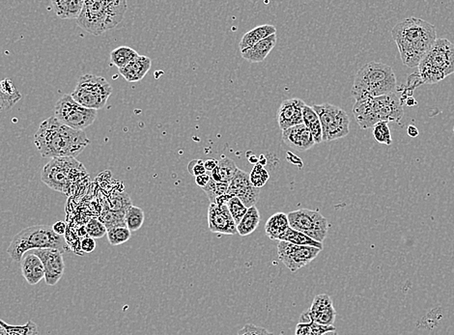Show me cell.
Returning a JSON list of instances; mask_svg holds the SVG:
<instances>
[{
	"label": "cell",
	"instance_id": "24",
	"mask_svg": "<svg viewBox=\"0 0 454 335\" xmlns=\"http://www.w3.org/2000/svg\"><path fill=\"white\" fill-rule=\"evenodd\" d=\"M276 29L271 24H262L251 29V31L246 32V34L242 37L240 42H239V49L240 52L246 51L249 47H253L254 45L258 44L262 40L268 38L271 35L276 34Z\"/></svg>",
	"mask_w": 454,
	"mask_h": 335
},
{
	"label": "cell",
	"instance_id": "36",
	"mask_svg": "<svg viewBox=\"0 0 454 335\" xmlns=\"http://www.w3.org/2000/svg\"><path fill=\"white\" fill-rule=\"evenodd\" d=\"M107 239L111 246H120L131 239L132 232L126 226L114 227L107 230Z\"/></svg>",
	"mask_w": 454,
	"mask_h": 335
},
{
	"label": "cell",
	"instance_id": "29",
	"mask_svg": "<svg viewBox=\"0 0 454 335\" xmlns=\"http://www.w3.org/2000/svg\"><path fill=\"white\" fill-rule=\"evenodd\" d=\"M260 224V214L256 206L248 209V212L241 219L240 224L237 225V232L242 237L253 234Z\"/></svg>",
	"mask_w": 454,
	"mask_h": 335
},
{
	"label": "cell",
	"instance_id": "46",
	"mask_svg": "<svg viewBox=\"0 0 454 335\" xmlns=\"http://www.w3.org/2000/svg\"><path fill=\"white\" fill-rule=\"evenodd\" d=\"M52 228L54 230V233L59 235V236H63L65 232H66L67 224L64 221H57L52 225Z\"/></svg>",
	"mask_w": 454,
	"mask_h": 335
},
{
	"label": "cell",
	"instance_id": "39",
	"mask_svg": "<svg viewBox=\"0 0 454 335\" xmlns=\"http://www.w3.org/2000/svg\"><path fill=\"white\" fill-rule=\"evenodd\" d=\"M226 206L229 212H230L231 216L233 217L237 226V225L240 224L241 219H243L246 212H248V208L242 203L240 199L234 196H230V198L227 201Z\"/></svg>",
	"mask_w": 454,
	"mask_h": 335
},
{
	"label": "cell",
	"instance_id": "7",
	"mask_svg": "<svg viewBox=\"0 0 454 335\" xmlns=\"http://www.w3.org/2000/svg\"><path fill=\"white\" fill-rule=\"evenodd\" d=\"M88 178L84 164L75 157L52 159L43 167L41 180L54 191L70 196L77 185Z\"/></svg>",
	"mask_w": 454,
	"mask_h": 335
},
{
	"label": "cell",
	"instance_id": "32",
	"mask_svg": "<svg viewBox=\"0 0 454 335\" xmlns=\"http://www.w3.org/2000/svg\"><path fill=\"white\" fill-rule=\"evenodd\" d=\"M144 212L136 206H131L125 214V224L131 232H136L141 228L144 224Z\"/></svg>",
	"mask_w": 454,
	"mask_h": 335
},
{
	"label": "cell",
	"instance_id": "17",
	"mask_svg": "<svg viewBox=\"0 0 454 335\" xmlns=\"http://www.w3.org/2000/svg\"><path fill=\"white\" fill-rule=\"evenodd\" d=\"M208 227L212 233L238 234L235 221L226 205L210 204L208 208Z\"/></svg>",
	"mask_w": 454,
	"mask_h": 335
},
{
	"label": "cell",
	"instance_id": "52",
	"mask_svg": "<svg viewBox=\"0 0 454 335\" xmlns=\"http://www.w3.org/2000/svg\"><path fill=\"white\" fill-rule=\"evenodd\" d=\"M279 335H285V334H279Z\"/></svg>",
	"mask_w": 454,
	"mask_h": 335
},
{
	"label": "cell",
	"instance_id": "1",
	"mask_svg": "<svg viewBox=\"0 0 454 335\" xmlns=\"http://www.w3.org/2000/svg\"><path fill=\"white\" fill-rule=\"evenodd\" d=\"M34 144L45 159L76 157L91 144L84 131L62 124L54 116L44 120L34 136Z\"/></svg>",
	"mask_w": 454,
	"mask_h": 335
},
{
	"label": "cell",
	"instance_id": "15",
	"mask_svg": "<svg viewBox=\"0 0 454 335\" xmlns=\"http://www.w3.org/2000/svg\"><path fill=\"white\" fill-rule=\"evenodd\" d=\"M259 194H260L259 189H256L251 185L249 174L244 170L238 169L233 179L229 182L227 194L240 199L242 203L249 209L258 203Z\"/></svg>",
	"mask_w": 454,
	"mask_h": 335
},
{
	"label": "cell",
	"instance_id": "44",
	"mask_svg": "<svg viewBox=\"0 0 454 335\" xmlns=\"http://www.w3.org/2000/svg\"><path fill=\"white\" fill-rule=\"evenodd\" d=\"M81 249L86 254H91L96 249V242H95L94 239H91V237H84L81 242Z\"/></svg>",
	"mask_w": 454,
	"mask_h": 335
},
{
	"label": "cell",
	"instance_id": "43",
	"mask_svg": "<svg viewBox=\"0 0 454 335\" xmlns=\"http://www.w3.org/2000/svg\"><path fill=\"white\" fill-rule=\"evenodd\" d=\"M188 170L189 173L194 177L207 173L205 167H204V161H202V159H194V161L189 162Z\"/></svg>",
	"mask_w": 454,
	"mask_h": 335
},
{
	"label": "cell",
	"instance_id": "38",
	"mask_svg": "<svg viewBox=\"0 0 454 335\" xmlns=\"http://www.w3.org/2000/svg\"><path fill=\"white\" fill-rule=\"evenodd\" d=\"M373 132L374 139L379 143L388 145V146L393 143V137H391L389 122H379L373 127Z\"/></svg>",
	"mask_w": 454,
	"mask_h": 335
},
{
	"label": "cell",
	"instance_id": "26",
	"mask_svg": "<svg viewBox=\"0 0 454 335\" xmlns=\"http://www.w3.org/2000/svg\"><path fill=\"white\" fill-rule=\"evenodd\" d=\"M237 170L238 167L235 162L229 157H224L223 159H219L218 166L210 172V175L214 181L229 184L236 174Z\"/></svg>",
	"mask_w": 454,
	"mask_h": 335
},
{
	"label": "cell",
	"instance_id": "13",
	"mask_svg": "<svg viewBox=\"0 0 454 335\" xmlns=\"http://www.w3.org/2000/svg\"><path fill=\"white\" fill-rule=\"evenodd\" d=\"M320 251L321 249L316 247L297 246L288 242L279 241L278 244L279 261L285 265L291 272H296L311 263Z\"/></svg>",
	"mask_w": 454,
	"mask_h": 335
},
{
	"label": "cell",
	"instance_id": "40",
	"mask_svg": "<svg viewBox=\"0 0 454 335\" xmlns=\"http://www.w3.org/2000/svg\"><path fill=\"white\" fill-rule=\"evenodd\" d=\"M269 178H270V175H269L268 171L259 164H256L251 170V173H249V180H251V185L256 189H260V187L265 186L266 182L269 181Z\"/></svg>",
	"mask_w": 454,
	"mask_h": 335
},
{
	"label": "cell",
	"instance_id": "8",
	"mask_svg": "<svg viewBox=\"0 0 454 335\" xmlns=\"http://www.w3.org/2000/svg\"><path fill=\"white\" fill-rule=\"evenodd\" d=\"M454 72V46L448 39H437L420 65L423 84H438Z\"/></svg>",
	"mask_w": 454,
	"mask_h": 335
},
{
	"label": "cell",
	"instance_id": "49",
	"mask_svg": "<svg viewBox=\"0 0 454 335\" xmlns=\"http://www.w3.org/2000/svg\"><path fill=\"white\" fill-rule=\"evenodd\" d=\"M401 104H402V106L403 104H406V106L408 107H414V106H416V104H418V102H416V99L414 98V97H408V98L404 100V101L401 102Z\"/></svg>",
	"mask_w": 454,
	"mask_h": 335
},
{
	"label": "cell",
	"instance_id": "20",
	"mask_svg": "<svg viewBox=\"0 0 454 335\" xmlns=\"http://www.w3.org/2000/svg\"><path fill=\"white\" fill-rule=\"evenodd\" d=\"M19 264H21L22 276L31 286L38 284L42 279H45L43 263L33 252H26L22 256Z\"/></svg>",
	"mask_w": 454,
	"mask_h": 335
},
{
	"label": "cell",
	"instance_id": "19",
	"mask_svg": "<svg viewBox=\"0 0 454 335\" xmlns=\"http://www.w3.org/2000/svg\"><path fill=\"white\" fill-rule=\"evenodd\" d=\"M281 137L284 143L297 151L304 152L315 145L313 134L304 124L289 127L281 132Z\"/></svg>",
	"mask_w": 454,
	"mask_h": 335
},
{
	"label": "cell",
	"instance_id": "21",
	"mask_svg": "<svg viewBox=\"0 0 454 335\" xmlns=\"http://www.w3.org/2000/svg\"><path fill=\"white\" fill-rule=\"evenodd\" d=\"M276 34L271 35L268 38L262 40L253 47H249L246 51L241 52L242 57L248 60L251 63H260L268 57L269 54L273 51L276 45Z\"/></svg>",
	"mask_w": 454,
	"mask_h": 335
},
{
	"label": "cell",
	"instance_id": "47",
	"mask_svg": "<svg viewBox=\"0 0 454 335\" xmlns=\"http://www.w3.org/2000/svg\"><path fill=\"white\" fill-rule=\"evenodd\" d=\"M218 159H209L204 161V167H205L207 172H212L213 170L216 169V167L218 166Z\"/></svg>",
	"mask_w": 454,
	"mask_h": 335
},
{
	"label": "cell",
	"instance_id": "9",
	"mask_svg": "<svg viewBox=\"0 0 454 335\" xmlns=\"http://www.w3.org/2000/svg\"><path fill=\"white\" fill-rule=\"evenodd\" d=\"M111 93V85L104 77L86 74L79 77L71 95L82 107L98 111L106 106Z\"/></svg>",
	"mask_w": 454,
	"mask_h": 335
},
{
	"label": "cell",
	"instance_id": "41",
	"mask_svg": "<svg viewBox=\"0 0 454 335\" xmlns=\"http://www.w3.org/2000/svg\"><path fill=\"white\" fill-rule=\"evenodd\" d=\"M86 235L91 239H101L107 234V230L99 219H91L86 224Z\"/></svg>",
	"mask_w": 454,
	"mask_h": 335
},
{
	"label": "cell",
	"instance_id": "11",
	"mask_svg": "<svg viewBox=\"0 0 454 335\" xmlns=\"http://www.w3.org/2000/svg\"><path fill=\"white\" fill-rule=\"evenodd\" d=\"M54 116L67 127L84 131L94 123L97 111L82 107L75 101L71 94H65L57 101Z\"/></svg>",
	"mask_w": 454,
	"mask_h": 335
},
{
	"label": "cell",
	"instance_id": "42",
	"mask_svg": "<svg viewBox=\"0 0 454 335\" xmlns=\"http://www.w3.org/2000/svg\"><path fill=\"white\" fill-rule=\"evenodd\" d=\"M237 335H274L272 332L267 331L264 327L256 326L253 324L244 325L243 329L238 332Z\"/></svg>",
	"mask_w": 454,
	"mask_h": 335
},
{
	"label": "cell",
	"instance_id": "34",
	"mask_svg": "<svg viewBox=\"0 0 454 335\" xmlns=\"http://www.w3.org/2000/svg\"><path fill=\"white\" fill-rule=\"evenodd\" d=\"M107 209L109 211L126 214L130 207L133 206L129 194L126 192H118L111 197V201L107 202Z\"/></svg>",
	"mask_w": 454,
	"mask_h": 335
},
{
	"label": "cell",
	"instance_id": "45",
	"mask_svg": "<svg viewBox=\"0 0 454 335\" xmlns=\"http://www.w3.org/2000/svg\"><path fill=\"white\" fill-rule=\"evenodd\" d=\"M211 175L210 172H207L206 174L201 175V176L196 177V182L197 186L203 189L207 185H208L209 181H210Z\"/></svg>",
	"mask_w": 454,
	"mask_h": 335
},
{
	"label": "cell",
	"instance_id": "33",
	"mask_svg": "<svg viewBox=\"0 0 454 335\" xmlns=\"http://www.w3.org/2000/svg\"><path fill=\"white\" fill-rule=\"evenodd\" d=\"M0 325L6 329L9 335H38V325L33 321H29L24 325L14 326L5 322L3 320L0 319Z\"/></svg>",
	"mask_w": 454,
	"mask_h": 335
},
{
	"label": "cell",
	"instance_id": "4",
	"mask_svg": "<svg viewBox=\"0 0 454 335\" xmlns=\"http://www.w3.org/2000/svg\"><path fill=\"white\" fill-rule=\"evenodd\" d=\"M398 90L396 74L389 65L368 62L356 74L352 95L356 101L368 97L384 96Z\"/></svg>",
	"mask_w": 454,
	"mask_h": 335
},
{
	"label": "cell",
	"instance_id": "16",
	"mask_svg": "<svg viewBox=\"0 0 454 335\" xmlns=\"http://www.w3.org/2000/svg\"><path fill=\"white\" fill-rule=\"evenodd\" d=\"M39 257L43 263L45 270V281L49 286H54L58 283L63 276L65 263L63 254L54 249H36L31 251Z\"/></svg>",
	"mask_w": 454,
	"mask_h": 335
},
{
	"label": "cell",
	"instance_id": "14",
	"mask_svg": "<svg viewBox=\"0 0 454 335\" xmlns=\"http://www.w3.org/2000/svg\"><path fill=\"white\" fill-rule=\"evenodd\" d=\"M336 317V311L331 297L321 294L314 297L311 309L302 315L301 321L304 324L313 322L321 326L331 327L334 326Z\"/></svg>",
	"mask_w": 454,
	"mask_h": 335
},
{
	"label": "cell",
	"instance_id": "2",
	"mask_svg": "<svg viewBox=\"0 0 454 335\" xmlns=\"http://www.w3.org/2000/svg\"><path fill=\"white\" fill-rule=\"evenodd\" d=\"M391 35L403 64L410 68L418 67L438 39L432 24L415 17L398 22L391 30Z\"/></svg>",
	"mask_w": 454,
	"mask_h": 335
},
{
	"label": "cell",
	"instance_id": "37",
	"mask_svg": "<svg viewBox=\"0 0 454 335\" xmlns=\"http://www.w3.org/2000/svg\"><path fill=\"white\" fill-rule=\"evenodd\" d=\"M99 219L103 222L107 230L114 228V227L126 226V224H125V214H122V212H112L104 209V212H102Z\"/></svg>",
	"mask_w": 454,
	"mask_h": 335
},
{
	"label": "cell",
	"instance_id": "6",
	"mask_svg": "<svg viewBox=\"0 0 454 335\" xmlns=\"http://www.w3.org/2000/svg\"><path fill=\"white\" fill-rule=\"evenodd\" d=\"M47 249H57L62 254L70 251L65 237L54 233L52 226L35 225L22 230L13 237L7 249V254L13 261L19 263L26 252Z\"/></svg>",
	"mask_w": 454,
	"mask_h": 335
},
{
	"label": "cell",
	"instance_id": "30",
	"mask_svg": "<svg viewBox=\"0 0 454 335\" xmlns=\"http://www.w3.org/2000/svg\"><path fill=\"white\" fill-rule=\"evenodd\" d=\"M279 241L290 242V244H297V246L313 247L316 249H323V244L316 242L315 240L311 239L302 232L292 229L289 227L285 233L279 237Z\"/></svg>",
	"mask_w": 454,
	"mask_h": 335
},
{
	"label": "cell",
	"instance_id": "3",
	"mask_svg": "<svg viewBox=\"0 0 454 335\" xmlns=\"http://www.w3.org/2000/svg\"><path fill=\"white\" fill-rule=\"evenodd\" d=\"M126 11L127 2L125 0H89L84 2L77 24L87 33L100 36L107 30L118 26L123 21Z\"/></svg>",
	"mask_w": 454,
	"mask_h": 335
},
{
	"label": "cell",
	"instance_id": "28",
	"mask_svg": "<svg viewBox=\"0 0 454 335\" xmlns=\"http://www.w3.org/2000/svg\"><path fill=\"white\" fill-rule=\"evenodd\" d=\"M303 120L304 124L306 125V127L313 134L315 144L321 143L323 141V137H322L320 119H319L318 115L314 111L313 107H309L308 104L304 107Z\"/></svg>",
	"mask_w": 454,
	"mask_h": 335
},
{
	"label": "cell",
	"instance_id": "48",
	"mask_svg": "<svg viewBox=\"0 0 454 335\" xmlns=\"http://www.w3.org/2000/svg\"><path fill=\"white\" fill-rule=\"evenodd\" d=\"M407 134L410 137H416L420 134V132H418V127L414 126V125H410L407 127Z\"/></svg>",
	"mask_w": 454,
	"mask_h": 335
},
{
	"label": "cell",
	"instance_id": "22",
	"mask_svg": "<svg viewBox=\"0 0 454 335\" xmlns=\"http://www.w3.org/2000/svg\"><path fill=\"white\" fill-rule=\"evenodd\" d=\"M152 61L149 57L139 56L124 68L119 69V72L128 82L141 81L151 68Z\"/></svg>",
	"mask_w": 454,
	"mask_h": 335
},
{
	"label": "cell",
	"instance_id": "23",
	"mask_svg": "<svg viewBox=\"0 0 454 335\" xmlns=\"http://www.w3.org/2000/svg\"><path fill=\"white\" fill-rule=\"evenodd\" d=\"M84 0H56L52 1V10L62 20L76 19L81 16Z\"/></svg>",
	"mask_w": 454,
	"mask_h": 335
},
{
	"label": "cell",
	"instance_id": "27",
	"mask_svg": "<svg viewBox=\"0 0 454 335\" xmlns=\"http://www.w3.org/2000/svg\"><path fill=\"white\" fill-rule=\"evenodd\" d=\"M21 99L22 94L17 91L11 79H5L0 81V107H2L3 111L11 109Z\"/></svg>",
	"mask_w": 454,
	"mask_h": 335
},
{
	"label": "cell",
	"instance_id": "50",
	"mask_svg": "<svg viewBox=\"0 0 454 335\" xmlns=\"http://www.w3.org/2000/svg\"><path fill=\"white\" fill-rule=\"evenodd\" d=\"M0 335H9L8 332H7L6 329L1 325H0Z\"/></svg>",
	"mask_w": 454,
	"mask_h": 335
},
{
	"label": "cell",
	"instance_id": "5",
	"mask_svg": "<svg viewBox=\"0 0 454 335\" xmlns=\"http://www.w3.org/2000/svg\"><path fill=\"white\" fill-rule=\"evenodd\" d=\"M353 114L361 129H369L379 122L400 123L404 111L400 98L396 93H393L356 101Z\"/></svg>",
	"mask_w": 454,
	"mask_h": 335
},
{
	"label": "cell",
	"instance_id": "10",
	"mask_svg": "<svg viewBox=\"0 0 454 335\" xmlns=\"http://www.w3.org/2000/svg\"><path fill=\"white\" fill-rule=\"evenodd\" d=\"M322 127L323 141H333L348 136L350 132V118L341 107L331 104H314Z\"/></svg>",
	"mask_w": 454,
	"mask_h": 335
},
{
	"label": "cell",
	"instance_id": "51",
	"mask_svg": "<svg viewBox=\"0 0 454 335\" xmlns=\"http://www.w3.org/2000/svg\"><path fill=\"white\" fill-rule=\"evenodd\" d=\"M322 335H338V332L336 331H331V332H326V334H322Z\"/></svg>",
	"mask_w": 454,
	"mask_h": 335
},
{
	"label": "cell",
	"instance_id": "25",
	"mask_svg": "<svg viewBox=\"0 0 454 335\" xmlns=\"http://www.w3.org/2000/svg\"><path fill=\"white\" fill-rule=\"evenodd\" d=\"M290 227L288 215L284 212H276L268 219L265 225L267 236L271 240H279Z\"/></svg>",
	"mask_w": 454,
	"mask_h": 335
},
{
	"label": "cell",
	"instance_id": "31",
	"mask_svg": "<svg viewBox=\"0 0 454 335\" xmlns=\"http://www.w3.org/2000/svg\"><path fill=\"white\" fill-rule=\"evenodd\" d=\"M139 56V52L132 47L121 46L111 52V61L117 68L122 69Z\"/></svg>",
	"mask_w": 454,
	"mask_h": 335
},
{
	"label": "cell",
	"instance_id": "18",
	"mask_svg": "<svg viewBox=\"0 0 454 335\" xmlns=\"http://www.w3.org/2000/svg\"><path fill=\"white\" fill-rule=\"evenodd\" d=\"M306 102L301 99H289L281 102L278 111V123L281 132L304 124L303 109Z\"/></svg>",
	"mask_w": 454,
	"mask_h": 335
},
{
	"label": "cell",
	"instance_id": "35",
	"mask_svg": "<svg viewBox=\"0 0 454 335\" xmlns=\"http://www.w3.org/2000/svg\"><path fill=\"white\" fill-rule=\"evenodd\" d=\"M228 187L229 184H227V182L214 181L211 177L208 185L205 187H203L202 191L205 192L207 196H208L209 200H210V204H213L219 197L226 196L227 192H228Z\"/></svg>",
	"mask_w": 454,
	"mask_h": 335
},
{
	"label": "cell",
	"instance_id": "12",
	"mask_svg": "<svg viewBox=\"0 0 454 335\" xmlns=\"http://www.w3.org/2000/svg\"><path fill=\"white\" fill-rule=\"evenodd\" d=\"M288 217L292 229L323 244L328 234L329 222L320 212L314 210L299 209L289 212Z\"/></svg>",
	"mask_w": 454,
	"mask_h": 335
}]
</instances>
